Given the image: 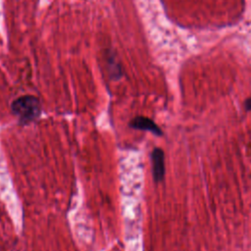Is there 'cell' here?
<instances>
[{"label":"cell","mask_w":251,"mask_h":251,"mask_svg":"<svg viewBox=\"0 0 251 251\" xmlns=\"http://www.w3.org/2000/svg\"><path fill=\"white\" fill-rule=\"evenodd\" d=\"M152 174L156 182L163 180L165 176V155L161 148H154L151 153Z\"/></svg>","instance_id":"obj_2"},{"label":"cell","mask_w":251,"mask_h":251,"mask_svg":"<svg viewBox=\"0 0 251 251\" xmlns=\"http://www.w3.org/2000/svg\"><path fill=\"white\" fill-rule=\"evenodd\" d=\"M129 126L135 129L140 130H147L150 131L156 135H162V129L149 118L143 117V116H137L134 119H132L129 123Z\"/></svg>","instance_id":"obj_3"},{"label":"cell","mask_w":251,"mask_h":251,"mask_svg":"<svg viewBox=\"0 0 251 251\" xmlns=\"http://www.w3.org/2000/svg\"><path fill=\"white\" fill-rule=\"evenodd\" d=\"M12 112L21 123H30L37 120L41 115L40 101L32 95H25L13 101Z\"/></svg>","instance_id":"obj_1"},{"label":"cell","mask_w":251,"mask_h":251,"mask_svg":"<svg viewBox=\"0 0 251 251\" xmlns=\"http://www.w3.org/2000/svg\"><path fill=\"white\" fill-rule=\"evenodd\" d=\"M245 109H246V110H251V97L248 98V99L245 101Z\"/></svg>","instance_id":"obj_4"}]
</instances>
